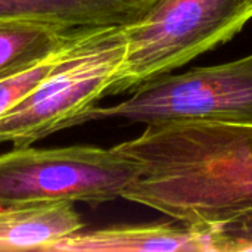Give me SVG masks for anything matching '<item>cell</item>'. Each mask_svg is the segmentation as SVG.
<instances>
[{"instance_id": "cell-1", "label": "cell", "mask_w": 252, "mask_h": 252, "mask_svg": "<svg viewBox=\"0 0 252 252\" xmlns=\"http://www.w3.org/2000/svg\"><path fill=\"white\" fill-rule=\"evenodd\" d=\"M115 148L139 167L123 199L196 226L252 208V124L146 126Z\"/></svg>"}, {"instance_id": "cell-2", "label": "cell", "mask_w": 252, "mask_h": 252, "mask_svg": "<svg viewBox=\"0 0 252 252\" xmlns=\"http://www.w3.org/2000/svg\"><path fill=\"white\" fill-rule=\"evenodd\" d=\"M252 19V0H157L126 27L124 61L106 96L133 92L229 43Z\"/></svg>"}, {"instance_id": "cell-3", "label": "cell", "mask_w": 252, "mask_h": 252, "mask_svg": "<svg viewBox=\"0 0 252 252\" xmlns=\"http://www.w3.org/2000/svg\"><path fill=\"white\" fill-rule=\"evenodd\" d=\"M126 27L84 28L61 63L0 117V143L30 146L65 130L71 118L97 105L124 61Z\"/></svg>"}, {"instance_id": "cell-4", "label": "cell", "mask_w": 252, "mask_h": 252, "mask_svg": "<svg viewBox=\"0 0 252 252\" xmlns=\"http://www.w3.org/2000/svg\"><path fill=\"white\" fill-rule=\"evenodd\" d=\"M121 118L145 126L230 123L252 124V53L236 61L165 74L115 105H94L71 118L65 128Z\"/></svg>"}, {"instance_id": "cell-5", "label": "cell", "mask_w": 252, "mask_h": 252, "mask_svg": "<svg viewBox=\"0 0 252 252\" xmlns=\"http://www.w3.org/2000/svg\"><path fill=\"white\" fill-rule=\"evenodd\" d=\"M137 164L115 146L13 148L0 155V208L56 202L99 205L123 198Z\"/></svg>"}, {"instance_id": "cell-6", "label": "cell", "mask_w": 252, "mask_h": 252, "mask_svg": "<svg viewBox=\"0 0 252 252\" xmlns=\"http://www.w3.org/2000/svg\"><path fill=\"white\" fill-rule=\"evenodd\" d=\"M211 252L205 230L171 219L145 224H120L80 230L53 244L47 252Z\"/></svg>"}, {"instance_id": "cell-7", "label": "cell", "mask_w": 252, "mask_h": 252, "mask_svg": "<svg viewBox=\"0 0 252 252\" xmlns=\"http://www.w3.org/2000/svg\"><path fill=\"white\" fill-rule=\"evenodd\" d=\"M157 0H0V18L32 19L66 28L131 25Z\"/></svg>"}, {"instance_id": "cell-8", "label": "cell", "mask_w": 252, "mask_h": 252, "mask_svg": "<svg viewBox=\"0 0 252 252\" xmlns=\"http://www.w3.org/2000/svg\"><path fill=\"white\" fill-rule=\"evenodd\" d=\"M84 229L74 204L0 208V252L43 251Z\"/></svg>"}, {"instance_id": "cell-9", "label": "cell", "mask_w": 252, "mask_h": 252, "mask_svg": "<svg viewBox=\"0 0 252 252\" xmlns=\"http://www.w3.org/2000/svg\"><path fill=\"white\" fill-rule=\"evenodd\" d=\"M75 30L43 21L0 18V78L58 49Z\"/></svg>"}, {"instance_id": "cell-10", "label": "cell", "mask_w": 252, "mask_h": 252, "mask_svg": "<svg viewBox=\"0 0 252 252\" xmlns=\"http://www.w3.org/2000/svg\"><path fill=\"white\" fill-rule=\"evenodd\" d=\"M84 28H77L66 43L31 65L0 78V117L24 100L65 58Z\"/></svg>"}, {"instance_id": "cell-11", "label": "cell", "mask_w": 252, "mask_h": 252, "mask_svg": "<svg viewBox=\"0 0 252 252\" xmlns=\"http://www.w3.org/2000/svg\"><path fill=\"white\" fill-rule=\"evenodd\" d=\"M201 227L210 239L211 252L252 251V208Z\"/></svg>"}]
</instances>
